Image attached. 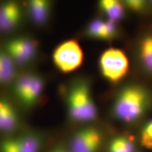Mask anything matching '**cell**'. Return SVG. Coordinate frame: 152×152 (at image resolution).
<instances>
[{"instance_id": "obj_13", "label": "cell", "mask_w": 152, "mask_h": 152, "mask_svg": "<svg viewBox=\"0 0 152 152\" xmlns=\"http://www.w3.org/2000/svg\"><path fill=\"white\" fill-rule=\"evenodd\" d=\"M15 67L12 58L0 52V84L7 83L14 77Z\"/></svg>"}, {"instance_id": "obj_19", "label": "cell", "mask_w": 152, "mask_h": 152, "mask_svg": "<svg viewBox=\"0 0 152 152\" xmlns=\"http://www.w3.org/2000/svg\"><path fill=\"white\" fill-rule=\"evenodd\" d=\"M51 152H71V149H66V147H62V146H59V147H57L54 148Z\"/></svg>"}, {"instance_id": "obj_4", "label": "cell", "mask_w": 152, "mask_h": 152, "mask_svg": "<svg viewBox=\"0 0 152 152\" xmlns=\"http://www.w3.org/2000/svg\"><path fill=\"white\" fill-rule=\"evenodd\" d=\"M83 59V53L78 43L74 40L66 41L54 53L56 66L63 72H70L78 68Z\"/></svg>"}, {"instance_id": "obj_12", "label": "cell", "mask_w": 152, "mask_h": 152, "mask_svg": "<svg viewBox=\"0 0 152 152\" xmlns=\"http://www.w3.org/2000/svg\"><path fill=\"white\" fill-rule=\"evenodd\" d=\"M49 3L42 0H33L30 1L29 10L32 18L37 24H42L49 16Z\"/></svg>"}, {"instance_id": "obj_3", "label": "cell", "mask_w": 152, "mask_h": 152, "mask_svg": "<svg viewBox=\"0 0 152 152\" xmlns=\"http://www.w3.org/2000/svg\"><path fill=\"white\" fill-rule=\"evenodd\" d=\"M128 58L120 49H109L101 56V70L104 76L111 81L122 78L128 71Z\"/></svg>"}, {"instance_id": "obj_15", "label": "cell", "mask_w": 152, "mask_h": 152, "mask_svg": "<svg viewBox=\"0 0 152 152\" xmlns=\"http://www.w3.org/2000/svg\"><path fill=\"white\" fill-rule=\"evenodd\" d=\"M140 58L148 71L152 72V36H147L140 45Z\"/></svg>"}, {"instance_id": "obj_2", "label": "cell", "mask_w": 152, "mask_h": 152, "mask_svg": "<svg viewBox=\"0 0 152 152\" xmlns=\"http://www.w3.org/2000/svg\"><path fill=\"white\" fill-rule=\"evenodd\" d=\"M70 115L74 121H90L96 115V109L90 96L88 87L85 84H78L70 93Z\"/></svg>"}, {"instance_id": "obj_1", "label": "cell", "mask_w": 152, "mask_h": 152, "mask_svg": "<svg viewBox=\"0 0 152 152\" xmlns=\"http://www.w3.org/2000/svg\"><path fill=\"white\" fill-rule=\"evenodd\" d=\"M148 102V94L143 88L138 86L126 87L117 99L114 113L122 121H134L142 115Z\"/></svg>"}, {"instance_id": "obj_9", "label": "cell", "mask_w": 152, "mask_h": 152, "mask_svg": "<svg viewBox=\"0 0 152 152\" xmlns=\"http://www.w3.org/2000/svg\"><path fill=\"white\" fill-rule=\"evenodd\" d=\"M20 17V8L16 3H4L0 6V30L9 31L13 29L18 24Z\"/></svg>"}, {"instance_id": "obj_17", "label": "cell", "mask_w": 152, "mask_h": 152, "mask_svg": "<svg viewBox=\"0 0 152 152\" xmlns=\"http://www.w3.org/2000/svg\"><path fill=\"white\" fill-rule=\"evenodd\" d=\"M142 144L148 149H152V121L146 125L142 131Z\"/></svg>"}, {"instance_id": "obj_16", "label": "cell", "mask_w": 152, "mask_h": 152, "mask_svg": "<svg viewBox=\"0 0 152 152\" xmlns=\"http://www.w3.org/2000/svg\"><path fill=\"white\" fill-rule=\"evenodd\" d=\"M134 146L129 139L126 137H117L110 144V152H132Z\"/></svg>"}, {"instance_id": "obj_6", "label": "cell", "mask_w": 152, "mask_h": 152, "mask_svg": "<svg viewBox=\"0 0 152 152\" xmlns=\"http://www.w3.org/2000/svg\"><path fill=\"white\" fill-rule=\"evenodd\" d=\"M99 132L93 128L80 130L71 142V152H96L101 144Z\"/></svg>"}, {"instance_id": "obj_8", "label": "cell", "mask_w": 152, "mask_h": 152, "mask_svg": "<svg viewBox=\"0 0 152 152\" xmlns=\"http://www.w3.org/2000/svg\"><path fill=\"white\" fill-rule=\"evenodd\" d=\"M40 141L37 136L27 134L6 140L1 144V152H38Z\"/></svg>"}, {"instance_id": "obj_5", "label": "cell", "mask_w": 152, "mask_h": 152, "mask_svg": "<svg viewBox=\"0 0 152 152\" xmlns=\"http://www.w3.org/2000/svg\"><path fill=\"white\" fill-rule=\"evenodd\" d=\"M43 90V81L37 75H25L20 76L16 81V94L24 104H33Z\"/></svg>"}, {"instance_id": "obj_7", "label": "cell", "mask_w": 152, "mask_h": 152, "mask_svg": "<svg viewBox=\"0 0 152 152\" xmlns=\"http://www.w3.org/2000/svg\"><path fill=\"white\" fill-rule=\"evenodd\" d=\"M9 55L19 64L30 61L35 54V42L26 38H19L9 42L7 45Z\"/></svg>"}, {"instance_id": "obj_11", "label": "cell", "mask_w": 152, "mask_h": 152, "mask_svg": "<svg viewBox=\"0 0 152 152\" xmlns=\"http://www.w3.org/2000/svg\"><path fill=\"white\" fill-rule=\"evenodd\" d=\"M18 118L11 104L4 100H0V130L10 131L16 128Z\"/></svg>"}, {"instance_id": "obj_18", "label": "cell", "mask_w": 152, "mask_h": 152, "mask_svg": "<svg viewBox=\"0 0 152 152\" xmlns=\"http://www.w3.org/2000/svg\"><path fill=\"white\" fill-rule=\"evenodd\" d=\"M126 4L132 10L140 11L144 8L145 3L143 1H140V0H130L126 1Z\"/></svg>"}, {"instance_id": "obj_10", "label": "cell", "mask_w": 152, "mask_h": 152, "mask_svg": "<svg viewBox=\"0 0 152 152\" xmlns=\"http://www.w3.org/2000/svg\"><path fill=\"white\" fill-rule=\"evenodd\" d=\"M115 32V26L113 21L107 20L104 22L101 20H94L90 24L88 33L92 37L99 39H109L114 37Z\"/></svg>"}, {"instance_id": "obj_14", "label": "cell", "mask_w": 152, "mask_h": 152, "mask_svg": "<svg viewBox=\"0 0 152 152\" xmlns=\"http://www.w3.org/2000/svg\"><path fill=\"white\" fill-rule=\"evenodd\" d=\"M100 7L111 21L119 20L123 16V7L118 1L104 0L100 2Z\"/></svg>"}]
</instances>
